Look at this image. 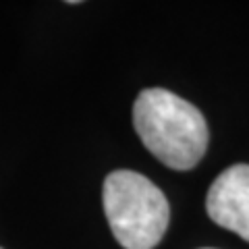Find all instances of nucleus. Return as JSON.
Here are the masks:
<instances>
[{"mask_svg": "<svg viewBox=\"0 0 249 249\" xmlns=\"http://www.w3.org/2000/svg\"><path fill=\"white\" fill-rule=\"evenodd\" d=\"M133 127L147 152L173 170H191L208 150L210 133L199 108L162 88L137 96Z\"/></svg>", "mask_w": 249, "mask_h": 249, "instance_id": "1", "label": "nucleus"}, {"mask_svg": "<svg viewBox=\"0 0 249 249\" xmlns=\"http://www.w3.org/2000/svg\"><path fill=\"white\" fill-rule=\"evenodd\" d=\"M102 201L112 235L124 249H154L164 237L170 208L147 177L114 170L104 181Z\"/></svg>", "mask_w": 249, "mask_h": 249, "instance_id": "2", "label": "nucleus"}, {"mask_svg": "<svg viewBox=\"0 0 249 249\" xmlns=\"http://www.w3.org/2000/svg\"><path fill=\"white\" fill-rule=\"evenodd\" d=\"M206 210L218 227L249 241V164H235L216 177Z\"/></svg>", "mask_w": 249, "mask_h": 249, "instance_id": "3", "label": "nucleus"}, {"mask_svg": "<svg viewBox=\"0 0 249 249\" xmlns=\"http://www.w3.org/2000/svg\"><path fill=\"white\" fill-rule=\"evenodd\" d=\"M0 249H2V247H0Z\"/></svg>", "mask_w": 249, "mask_h": 249, "instance_id": "4", "label": "nucleus"}]
</instances>
